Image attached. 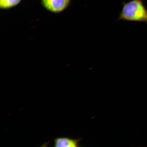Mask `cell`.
I'll list each match as a JSON object with an SVG mask.
<instances>
[{
  "label": "cell",
  "mask_w": 147,
  "mask_h": 147,
  "mask_svg": "<svg viewBox=\"0 0 147 147\" xmlns=\"http://www.w3.org/2000/svg\"><path fill=\"white\" fill-rule=\"evenodd\" d=\"M119 19L134 22L147 21V10L142 0H131L125 3Z\"/></svg>",
  "instance_id": "6da1fadb"
},
{
  "label": "cell",
  "mask_w": 147,
  "mask_h": 147,
  "mask_svg": "<svg viewBox=\"0 0 147 147\" xmlns=\"http://www.w3.org/2000/svg\"><path fill=\"white\" fill-rule=\"evenodd\" d=\"M21 0H0V6L3 9H8L17 5Z\"/></svg>",
  "instance_id": "277c9868"
},
{
  "label": "cell",
  "mask_w": 147,
  "mask_h": 147,
  "mask_svg": "<svg viewBox=\"0 0 147 147\" xmlns=\"http://www.w3.org/2000/svg\"><path fill=\"white\" fill-rule=\"evenodd\" d=\"M81 139H71L67 137H59L54 140V146L77 147Z\"/></svg>",
  "instance_id": "3957f363"
},
{
  "label": "cell",
  "mask_w": 147,
  "mask_h": 147,
  "mask_svg": "<svg viewBox=\"0 0 147 147\" xmlns=\"http://www.w3.org/2000/svg\"></svg>",
  "instance_id": "5b68a950"
},
{
  "label": "cell",
  "mask_w": 147,
  "mask_h": 147,
  "mask_svg": "<svg viewBox=\"0 0 147 147\" xmlns=\"http://www.w3.org/2000/svg\"><path fill=\"white\" fill-rule=\"evenodd\" d=\"M71 0H41L43 7L50 12L54 13H60L66 9Z\"/></svg>",
  "instance_id": "7a4b0ae2"
}]
</instances>
